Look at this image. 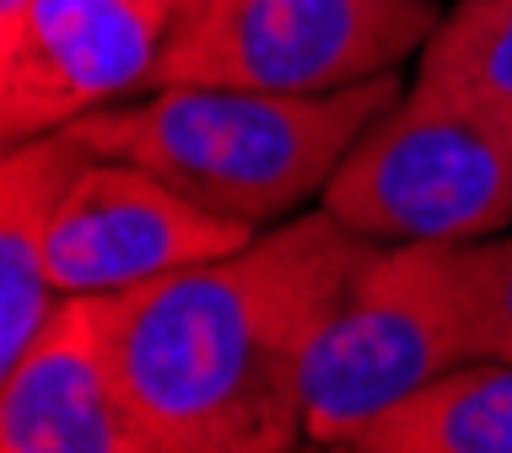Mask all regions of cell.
Instances as JSON below:
<instances>
[{
	"label": "cell",
	"instance_id": "cell-14",
	"mask_svg": "<svg viewBox=\"0 0 512 453\" xmlns=\"http://www.w3.org/2000/svg\"><path fill=\"white\" fill-rule=\"evenodd\" d=\"M297 453H362V448H351V443H302Z\"/></svg>",
	"mask_w": 512,
	"mask_h": 453
},
{
	"label": "cell",
	"instance_id": "cell-9",
	"mask_svg": "<svg viewBox=\"0 0 512 453\" xmlns=\"http://www.w3.org/2000/svg\"><path fill=\"white\" fill-rule=\"evenodd\" d=\"M92 151L71 130L6 141L0 157V367L44 335L60 308V286L49 276V232L65 189L81 178Z\"/></svg>",
	"mask_w": 512,
	"mask_h": 453
},
{
	"label": "cell",
	"instance_id": "cell-5",
	"mask_svg": "<svg viewBox=\"0 0 512 453\" xmlns=\"http://www.w3.org/2000/svg\"><path fill=\"white\" fill-rule=\"evenodd\" d=\"M437 22V0H200L162 44L157 87L345 92L421 60Z\"/></svg>",
	"mask_w": 512,
	"mask_h": 453
},
{
	"label": "cell",
	"instance_id": "cell-1",
	"mask_svg": "<svg viewBox=\"0 0 512 453\" xmlns=\"http://www.w3.org/2000/svg\"><path fill=\"white\" fill-rule=\"evenodd\" d=\"M378 249L335 211H297L243 249L108 297V346L162 453H297L308 351Z\"/></svg>",
	"mask_w": 512,
	"mask_h": 453
},
{
	"label": "cell",
	"instance_id": "cell-2",
	"mask_svg": "<svg viewBox=\"0 0 512 453\" xmlns=\"http://www.w3.org/2000/svg\"><path fill=\"white\" fill-rule=\"evenodd\" d=\"M410 81L378 76L345 92H254V87H151L71 135L92 157H119L168 178L200 205L265 232L324 195L362 130L399 103Z\"/></svg>",
	"mask_w": 512,
	"mask_h": 453
},
{
	"label": "cell",
	"instance_id": "cell-8",
	"mask_svg": "<svg viewBox=\"0 0 512 453\" xmlns=\"http://www.w3.org/2000/svg\"><path fill=\"white\" fill-rule=\"evenodd\" d=\"M0 373V453H162L119 383L108 297L65 292L44 335Z\"/></svg>",
	"mask_w": 512,
	"mask_h": 453
},
{
	"label": "cell",
	"instance_id": "cell-13",
	"mask_svg": "<svg viewBox=\"0 0 512 453\" xmlns=\"http://www.w3.org/2000/svg\"><path fill=\"white\" fill-rule=\"evenodd\" d=\"M157 6H162V11H168V17L178 22V17H189V11L200 6V0H157Z\"/></svg>",
	"mask_w": 512,
	"mask_h": 453
},
{
	"label": "cell",
	"instance_id": "cell-12",
	"mask_svg": "<svg viewBox=\"0 0 512 453\" xmlns=\"http://www.w3.org/2000/svg\"><path fill=\"white\" fill-rule=\"evenodd\" d=\"M459 265L469 302H475L480 356H507L512 362V232L459 243Z\"/></svg>",
	"mask_w": 512,
	"mask_h": 453
},
{
	"label": "cell",
	"instance_id": "cell-11",
	"mask_svg": "<svg viewBox=\"0 0 512 453\" xmlns=\"http://www.w3.org/2000/svg\"><path fill=\"white\" fill-rule=\"evenodd\" d=\"M415 76L512 114V0H459L442 11Z\"/></svg>",
	"mask_w": 512,
	"mask_h": 453
},
{
	"label": "cell",
	"instance_id": "cell-7",
	"mask_svg": "<svg viewBox=\"0 0 512 453\" xmlns=\"http://www.w3.org/2000/svg\"><path fill=\"white\" fill-rule=\"evenodd\" d=\"M248 238V222L200 205L168 178L119 157H92L54 216L49 276L76 297H119L243 249Z\"/></svg>",
	"mask_w": 512,
	"mask_h": 453
},
{
	"label": "cell",
	"instance_id": "cell-6",
	"mask_svg": "<svg viewBox=\"0 0 512 453\" xmlns=\"http://www.w3.org/2000/svg\"><path fill=\"white\" fill-rule=\"evenodd\" d=\"M173 17L157 0H27L0 22V135L71 130L157 87Z\"/></svg>",
	"mask_w": 512,
	"mask_h": 453
},
{
	"label": "cell",
	"instance_id": "cell-15",
	"mask_svg": "<svg viewBox=\"0 0 512 453\" xmlns=\"http://www.w3.org/2000/svg\"><path fill=\"white\" fill-rule=\"evenodd\" d=\"M22 6H27V0H0V22H11V17H17Z\"/></svg>",
	"mask_w": 512,
	"mask_h": 453
},
{
	"label": "cell",
	"instance_id": "cell-4",
	"mask_svg": "<svg viewBox=\"0 0 512 453\" xmlns=\"http://www.w3.org/2000/svg\"><path fill=\"white\" fill-rule=\"evenodd\" d=\"M469 356H480V324L459 243H378L308 351V443H351Z\"/></svg>",
	"mask_w": 512,
	"mask_h": 453
},
{
	"label": "cell",
	"instance_id": "cell-10",
	"mask_svg": "<svg viewBox=\"0 0 512 453\" xmlns=\"http://www.w3.org/2000/svg\"><path fill=\"white\" fill-rule=\"evenodd\" d=\"M362 453H512V362L469 356L351 437Z\"/></svg>",
	"mask_w": 512,
	"mask_h": 453
},
{
	"label": "cell",
	"instance_id": "cell-3",
	"mask_svg": "<svg viewBox=\"0 0 512 453\" xmlns=\"http://www.w3.org/2000/svg\"><path fill=\"white\" fill-rule=\"evenodd\" d=\"M372 243H475L512 227V114L410 76L324 195Z\"/></svg>",
	"mask_w": 512,
	"mask_h": 453
}]
</instances>
